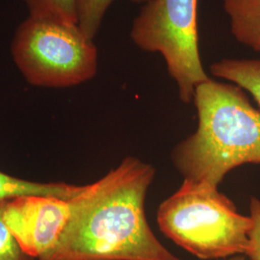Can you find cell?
<instances>
[{
	"label": "cell",
	"mask_w": 260,
	"mask_h": 260,
	"mask_svg": "<svg viewBox=\"0 0 260 260\" xmlns=\"http://www.w3.org/2000/svg\"><path fill=\"white\" fill-rule=\"evenodd\" d=\"M155 169L127 156L104 177L80 186L55 246L38 260H181L158 240L145 202Z\"/></svg>",
	"instance_id": "6da1fadb"
},
{
	"label": "cell",
	"mask_w": 260,
	"mask_h": 260,
	"mask_svg": "<svg viewBox=\"0 0 260 260\" xmlns=\"http://www.w3.org/2000/svg\"><path fill=\"white\" fill-rule=\"evenodd\" d=\"M193 103L197 130L171 153L185 180L218 188L233 169L260 164V110L242 88L209 78L197 87Z\"/></svg>",
	"instance_id": "7a4b0ae2"
},
{
	"label": "cell",
	"mask_w": 260,
	"mask_h": 260,
	"mask_svg": "<svg viewBox=\"0 0 260 260\" xmlns=\"http://www.w3.org/2000/svg\"><path fill=\"white\" fill-rule=\"evenodd\" d=\"M160 231L183 250L203 260L246 254L252 221L237 211L218 188L183 180L157 210Z\"/></svg>",
	"instance_id": "3957f363"
},
{
	"label": "cell",
	"mask_w": 260,
	"mask_h": 260,
	"mask_svg": "<svg viewBox=\"0 0 260 260\" xmlns=\"http://www.w3.org/2000/svg\"><path fill=\"white\" fill-rule=\"evenodd\" d=\"M11 55L25 81L41 88L85 83L93 79L99 68L93 40L86 37L77 24L29 16L15 31Z\"/></svg>",
	"instance_id": "277c9868"
},
{
	"label": "cell",
	"mask_w": 260,
	"mask_h": 260,
	"mask_svg": "<svg viewBox=\"0 0 260 260\" xmlns=\"http://www.w3.org/2000/svg\"><path fill=\"white\" fill-rule=\"evenodd\" d=\"M197 4L198 0H149L130 30L140 49L164 58L184 103L193 102L197 87L209 79L200 55Z\"/></svg>",
	"instance_id": "5b68a950"
},
{
	"label": "cell",
	"mask_w": 260,
	"mask_h": 260,
	"mask_svg": "<svg viewBox=\"0 0 260 260\" xmlns=\"http://www.w3.org/2000/svg\"><path fill=\"white\" fill-rule=\"evenodd\" d=\"M69 201L55 197H23L5 203L3 219L21 249L35 259L50 251L69 219Z\"/></svg>",
	"instance_id": "8992f818"
},
{
	"label": "cell",
	"mask_w": 260,
	"mask_h": 260,
	"mask_svg": "<svg viewBox=\"0 0 260 260\" xmlns=\"http://www.w3.org/2000/svg\"><path fill=\"white\" fill-rule=\"evenodd\" d=\"M237 42L260 52V0H223Z\"/></svg>",
	"instance_id": "52a82bcc"
},
{
	"label": "cell",
	"mask_w": 260,
	"mask_h": 260,
	"mask_svg": "<svg viewBox=\"0 0 260 260\" xmlns=\"http://www.w3.org/2000/svg\"><path fill=\"white\" fill-rule=\"evenodd\" d=\"M80 186L65 182H37L13 177L0 170V204L19 198L42 196L71 200Z\"/></svg>",
	"instance_id": "ba28073f"
},
{
	"label": "cell",
	"mask_w": 260,
	"mask_h": 260,
	"mask_svg": "<svg viewBox=\"0 0 260 260\" xmlns=\"http://www.w3.org/2000/svg\"><path fill=\"white\" fill-rule=\"evenodd\" d=\"M210 73L251 93L260 110V60L225 58L213 63Z\"/></svg>",
	"instance_id": "9c48e42d"
},
{
	"label": "cell",
	"mask_w": 260,
	"mask_h": 260,
	"mask_svg": "<svg viewBox=\"0 0 260 260\" xmlns=\"http://www.w3.org/2000/svg\"><path fill=\"white\" fill-rule=\"evenodd\" d=\"M28 16L35 19L77 24V0H22Z\"/></svg>",
	"instance_id": "30bf717a"
},
{
	"label": "cell",
	"mask_w": 260,
	"mask_h": 260,
	"mask_svg": "<svg viewBox=\"0 0 260 260\" xmlns=\"http://www.w3.org/2000/svg\"><path fill=\"white\" fill-rule=\"evenodd\" d=\"M115 0H77L78 26L84 35L93 40L103 24L106 12ZM136 4H145L149 0H129Z\"/></svg>",
	"instance_id": "8fae6325"
},
{
	"label": "cell",
	"mask_w": 260,
	"mask_h": 260,
	"mask_svg": "<svg viewBox=\"0 0 260 260\" xmlns=\"http://www.w3.org/2000/svg\"><path fill=\"white\" fill-rule=\"evenodd\" d=\"M0 204V260H37L21 249L19 242L11 233L3 219V207Z\"/></svg>",
	"instance_id": "7c38bea8"
},
{
	"label": "cell",
	"mask_w": 260,
	"mask_h": 260,
	"mask_svg": "<svg viewBox=\"0 0 260 260\" xmlns=\"http://www.w3.org/2000/svg\"><path fill=\"white\" fill-rule=\"evenodd\" d=\"M250 217L252 226L245 255L250 260H260V200L254 197L251 198L250 202Z\"/></svg>",
	"instance_id": "4fadbf2b"
},
{
	"label": "cell",
	"mask_w": 260,
	"mask_h": 260,
	"mask_svg": "<svg viewBox=\"0 0 260 260\" xmlns=\"http://www.w3.org/2000/svg\"><path fill=\"white\" fill-rule=\"evenodd\" d=\"M228 260H247L246 257L243 254H237V255H233L232 257H230Z\"/></svg>",
	"instance_id": "5bb4252c"
}]
</instances>
